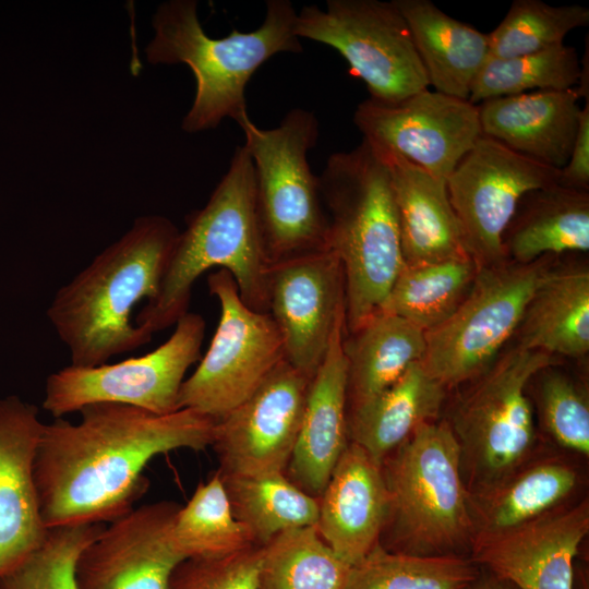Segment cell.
Wrapping results in <instances>:
<instances>
[{
    "label": "cell",
    "instance_id": "obj_38",
    "mask_svg": "<svg viewBox=\"0 0 589 589\" xmlns=\"http://www.w3.org/2000/svg\"><path fill=\"white\" fill-rule=\"evenodd\" d=\"M550 366L539 372L537 401L542 425L560 447L588 456V396L572 377Z\"/></svg>",
    "mask_w": 589,
    "mask_h": 589
},
{
    "label": "cell",
    "instance_id": "obj_28",
    "mask_svg": "<svg viewBox=\"0 0 589 589\" xmlns=\"http://www.w3.org/2000/svg\"><path fill=\"white\" fill-rule=\"evenodd\" d=\"M348 409L394 384L425 352V335L408 321L381 311L357 329L345 333Z\"/></svg>",
    "mask_w": 589,
    "mask_h": 589
},
{
    "label": "cell",
    "instance_id": "obj_22",
    "mask_svg": "<svg viewBox=\"0 0 589 589\" xmlns=\"http://www.w3.org/2000/svg\"><path fill=\"white\" fill-rule=\"evenodd\" d=\"M579 99L574 87L484 100L478 105L482 135L561 170L568 161L577 135Z\"/></svg>",
    "mask_w": 589,
    "mask_h": 589
},
{
    "label": "cell",
    "instance_id": "obj_6",
    "mask_svg": "<svg viewBox=\"0 0 589 589\" xmlns=\"http://www.w3.org/2000/svg\"><path fill=\"white\" fill-rule=\"evenodd\" d=\"M396 551L445 556L470 553L474 528L460 449L446 421L419 425L382 464Z\"/></svg>",
    "mask_w": 589,
    "mask_h": 589
},
{
    "label": "cell",
    "instance_id": "obj_11",
    "mask_svg": "<svg viewBox=\"0 0 589 589\" xmlns=\"http://www.w3.org/2000/svg\"><path fill=\"white\" fill-rule=\"evenodd\" d=\"M220 317L209 347L182 383L178 408L221 420L243 402L285 360L281 335L269 313L250 309L232 275L218 269L207 277Z\"/></svg>",
    "mask_w": 589,
    "mask_h": 589
},
{
    "label": "cell",
    "instance_id": "obj_25",
    "mask_svg": "<svg viewBox=\"0 0 589 589\" xmlns=\"http://www.w3.org/2000/svg\"><path fill=\"white\" fill-rule=\"evenodd\" d=\"M410 29L429 84L435 92L469 99L489 56L488 34L443 12L430 0H394Z\"/></svg>",
    "mask_w": 589,
    "mask_h": 589
},
{
    "label": "cell",
    "instance_id": "obj_32",
    "mask_svg": "<svg viewBox=\"0 0 589 589\" xmlns=\"http://www.w3.org/2000/svg\"><path fill=\"white\" fill-rule=\"evenodd\" d=\"M351 569L310 526L263 545L257 584L259 589H346Z\"/></svg>",
    "mask_w": 589,
    "mask_h": 589
},
{
    "label": "cell",
    "instance_id": "obj_35",
    "mask_svg": "<svg viewBox=\"0 0 589 589\" xmlns=\"http://www.w3.org/2000/svg\"><path fill=\"white\" fill-rule=\"evenodd\" d=\"M580 69L576 49L564 44L512 58L488 57L472 82L468 100L477 105L530 91L574 88Z\"/></svg>",
    "mask_w": 589,
    "mask_h": 589
},
{
    "label": "cell",
    "instance_id": "obj_39",
    "mask_svg": "<svg viewBox=\"0 0 589 589\" xmlns=\"http://www.w3.org/2000/svg\"><path fill=\"white\" fill-rule=\"evenodd\" d=\"M263 545L214 558H187L173 570L168 589H259Z\"/></svg>",
    "mask_w": 589,
    "mask_h": 589
},
{
    "label": "cell",
    "instance_id": "obj_5",
    "mask_svg": "<svg viewBox=\"0 0 589 589\" xmlns=\"http://www.w3.org/2000/svg\"><path fill=\"white\" fill-rule=\"evenodd\" d=\"M328 247L345 279V333L378 311L405 265L388 166L366 141L332 154L318 177Z\"/></svg>",
    "mask_w": 589,
    "mask_h": 589
},
{
    "label": "cell",
    "instance_id": "obj_15",
    "mask_svg": "<svg viewBox=\"0 0 589 589\" xmlns=\"http://www.w3.org/2000/svg\"><path fill=\"white\" fill-rule=\"evenodd\" d=\"M268 313L283 339L285 360L312 378L345 314L344 271L337 254L323 248L269 263Z\"/></svg>",
    "mask_w": 589,
    "mask_h": 589
},
{
    "label": "cell",
    "instance_id": "obj_8",
    "mask_svg": "<svg viewBox=\"0 0 589 589\" xmlns=\"http://www.w3.org/2000/svg\"><path fill=\"white\" fill-rule=\"evenodd\" d=\"M552 363V356L517 345L455 404L446 422L460 449L469 493L498 482L534 456L538 436L527 387Z\"/></svg>",
    "mask_w": 589,
    "mask_h": 589
},
{
    "label": "cell",
    "instance_id": "obj_7",
    "mask_svg": "<svg viewBox=\"0 0 589 589\" xmlns=\"http://www.w3.org/2000/svg\"><path fill=\"white\" fill-rule=\"evenodd\" d=\"M254 168L256 215L271 262L328 247V218L308 153L318 139L314 112L293 108L276 128L238 122Z\"/></svg>",
    "mask_w": 589,
    "mask_h": 589
},
{
    "label": "cell",
    "instance_id": "obj_26",
    "mask_svg": "<svg viewBox=\"0 0 589 589\" xmlns=\"http://www.w3.org/2000/svg\"><path fill=\"white\" fill-rule=\"evenodd\" d=\"M445 397L446 388L416 362L389 387L348 409L349 440L382 465L419 425L436 421Z\"/></svg>",
    "mask_w": 589,
    "mask_h": 589
},
{
    "label": "cell",
    "instance_id": "obj_18",
    "mask_svg": "<svg viewBox=\"0 0 589 589\" xmlns=\"http://www.w3.org/2000/svg\"><path fill=\"white\" fill-rule=\"evenodd\" d=\"M589 531L588 498L524 525L476 536L469 557L517 589H573V562Z\"/></svg>",
    "mask_w": 589,
    "mask_h": 589
},
{
    "label": "cell",
    "instance_id": "obj_30",
    "mask_svg": "<svg viewBox=\"0 0 589 589\" xmlns=\"http://www.w3.org/2000/svg\"><path fill=\"white\" fill-rule=\"evenodd\" d=\"M218 473L233 516L257 544L265 545L287 530L316 526L318 498L297 486L285 472Z\"/></svg>",
    "mask_w": 589,
    "mask_h": 589
},
{
    "label": "cell",
    "instance_id": "obj_27",
    "mask_svg": "<svg viewBox=\"0 0 589 589\" xmlns=\"http://www.w3.org/2000/svg\"><path fill=\"white\" fill-rule=\"evenodd\" d=\"M512 262L589 250V195L558 183L528 192L504 235Z\"/></svg>",
    "mask_w": 589,
    "mask_h": 589
},
{
    "label": "cell",
    "instance_id": "obj_1",
    "mask_svg": "<svg viewBox=\"0 0 589 589\" xmlns=\"http://www.w3.org/2000/svg\"><path fill=\"white\" fill-rule=\"evenodd\" d=\"M79 412L76 423H45L39 440L34 477L47 529L124 516L147 489V464L171 450L212 446L217 423L188 408L160 416L100 402Z\"/></svg>",
    "mask_w": 589,
    "mask_h": 589
},
{
    "label": "cell",
    "instance_id": "obj_13",
    "mask_svg": "<svg viewBox=\"0 0 589 589\" xmlns=\"http://www.w3.org/2000/svg\"><path fill=\"white\" fill-rule=\"evenodd\" d=\"M560 170L482 135L446 180L466 249L478 267L506 261L504 235L525 194L558 182Z\"/></svg>",
    "mask_w": 589,
    "mask_h": 589
},
{
    "label": "cell",
    "instance_id": "obj_36",
    "mask_svg": "<svg viewBox=\"0 0 589 589\" xmlns=\"http://www.w3.org/2000/svg\"><path fill=\"white\" fill-rule=\"evenodd\" d=\"M588 24L589 9L581 4L515 0L501 23L488 34V57L512 58L546 50L563 44L570 31Z\"/></svg>",
    "mask_w": 589,
    "mask_h": 589
},
{
    "label": "cell",
    "instance_id": "obj_4",
    "mask_svg": "<svg viewBox=\"0 0 589 589\" xmlns=\"http://www.w3.org/2000/svg\"><path fill=\"white\" fill-rule=\"evenodd\" d=\"M296 20L290 1L268 0L256 29L233 28L226 37L212 38L201 25L195 0L160 3L145 56L154 65L185 64L194 75L195 94L181 129L196 133L217 128L224 119L238 123L248 116L245 87L255 71L276 53L302 51Z\"/></svg>",
    "mask_w": 589,
    "mask_h": 589
},
{
    "label": "cell",
    "instance_id": "obj_29",
    "mask_svg": "<svg viewBox=\"0 0 589 589\" xmlns=\"http://www.w3.org/2000/svg\"><path fill=\"white\" fill-rule=\"evenodd\" d=\"M518 346L581 358L589 350V272L552 271L530 299L520 325Z\"/></svg>",
    "mask_w": 589,
    "mask_h": 589
},
{
    "label": "cell",
    "instance_id": "obj_23",
    "mask_svg": "<svg viewBox=\"0 0 589 589\" xmlns=\"http://www.w3.org/2000/svg\"><path fill=\"white\" fill-rule=\"evenodd\" d=\"M377 152L392 178L405 263L469 259L446 181L398 155Z\"/></svg>",
    "mask_w": 589,
    "mask_h": 589
},
{
    "label": "cell",
    "instance_id": "obj_12",
    "mask_svg": "<svg viewBox=\"0 0 589 589\" xmlns=\"http://www.w3.org/2000/svg\"><path fill=\"white\" fill-rule=\"evenodd\" d=\"M205 321L188 312L170 337L141 357L95 366L68 365L48 375L43 408L55 419L100 402L137 407L155 414L177 410L189 368L201 359Z\"/></svg>",
    "mask_w": 589,
    "mask_h": 589
},
{
    "label": "cell",
    "instance_id": "obj_37",
    "mask_svg": "<svg viewBox=\"0 0 589 589\" xmlns=\"http://www.w3.org/2000/svg\"><path fill=\"white\" fill-rule=\"evenodd\" d=\"M104 524L50 528L41 545L0 576V589H79L75 566Z\"/></svg>",
    "mask_w": 589,
    "mask_h": 589
},
{
    "label": "cell",
    "instance_id": "obj_17",
    "mask_svg": "<svg viewBox=\"0 0 589 589\" xmlns=\"http://www.w3.org/2000/svg\"><path fill=\"white\" fill-rule=\"evenodd\" d=\"M179 508L171 501L149 503L105 526L77 558V588L168 589L184 561L172 542Z\"/></svg>",
    "mask_w": 589,
    "mask_h": 589
},
{
    "label": "cell",
    "instance_id": "obj_24",
    "mask_svg": "<svg viewBox=\"0 0 589 589\" xmlns=\"http://www.w3.org/2000/svg\"><path fill=\"white\" fill-rule=\"evenodd\" d=\"M578 482V469L567 458L531 457L498 482L469 493L474 537L524 525L566 504Z\"/></svg>",
    "mask_w": 589,
    "mask_h": 589
},
{
    "label": "cell",
    "instance_id": "obj_40",
    "mask_svg": "<svg viewBox=\"0 0 589 589\" xmlns=\"http://www.w3.org/2000/svg\"><path fill=\"white\" fill-rule=\"evenodd\" d=\"M560 185L588 191L589 188V99L581 108L577 135L567 164L560 170Z\"/></svg>",
    "mask_w": 589,
    "mask_h": 589
},
{
    "label": "cell",
    "instance_id": "obj_3",
    "mask_svg": "<svg viewBox=\"0 0 589 589\" xmlns=\"http://www.w3.org/2000/svg\"><path fill=\"white\" fill-rule=\"evenodd\" d=\"M213 267L232 275L250 309L268 313L269 261L257 221L253 163L243 145L236 147L204 207L187 217L159 291L137 313L136 326L152 337L176 325L189 312L193 284Z\"/></svg>",
    "mask_w": 589,
    "mask_h": 589
},
{
    "label": "cell",
    "instance_id": "obj_31",
    "mask_svg": "<svg viewBox=\"0 0 589 589\" xmlns=\"http://www.w3.org/2000/svg\"><path fill=\"white\" fill-rule=\"evenodd\" d=\"M478 269L471 257L405 263L378 311L429 332L454 313L468 293Z\"/></svg>",
    "mask_w": 589,
    "mask_h": 589
},
{
    "label": "cell",
    "instance_id": "obj_14",
    "mask_svg": "<svg viewBox=\"0 0 589 589\" xmlns=\"http://www.w3.org/2000/svg\"><path fill=\"white\" fill-rule=\"evenodd\" d=\"M353 121L377 151L445 181L482 136L478 105L429 88L393 103L369 97Z\"/></svg>",
    "mask_w": 589,
    "mask_h": 589
},
{
    "label": "cell",
    "instance_id": "obj_10",
    "mask_svg": "<svg viewBox=\"0 0 589 589\" xmlns=\"http://www.w3.org/2000/svg\"><path fill=\"white\" fill-rule=\"evenodd\" d=\"M294 33L337 50L370 98L398 101L430 86L407 22L394 0H327L304 5Z\"/></svg>",
    "mask_w": 589,
    "mask_h": 589
},
{
    "label": "cell",
    "instance_id": "obj_20",
    "mask_svg": "<svg viewBox=\"0 0 589 589\" xmlns=\"http://www.w3.org/2000/svg\"><path fill=\"white\" fill-rule=\"evenodd\" d=\"M389 509L382 465L350 441L318 497L320 536L354 566L380 543Z\"/></svg>",
    "mask_w": 589,
    "mask_h": 589
},
{
    "label": "cell",
    "instance_id": "obj_41",
    "mask_svg": "<svg viewBox=\"0 0 589 589\" xmlns=\"http://www.w3.org/2000/svg\"><path fill=\"white\" fill-rule=\"evenodd\" d=\"M464 589H517L512 584L504 581L483 570L478 577Z\"/></svg>",
    "mask_w": 589,
    "mask_h": 589
},
{
    "label": "cell",
    "instance_id": "obj_34",
    "mask_svg": "<svg viewBox=\"0 0 589 589\" xmlns=\"http://www.w3.org/2000/svg\"><path fill=\"white\" fill-rule=\"evenodd\" d=\"M480 574L469 556H423L376 544L352 566L346 589H464Z\"/></svg>",
    "mask_w": 589,
    "mask_h": 589
},
{
    "label": "cell",
    "instance_id": "obj_33",
    "mask_svg": "<svg viewBox=\"0 0 589 589\" xmlns=\"http://www.w3.org/2000/svg\"><path fill=\"white\" fill-rule=\"evenodd\" d=\"M172 542L184 560L223 557L257 544L233 516L218 471L199 484L185 506H180Z\"/></svg>",
    "mask_w": 589,
    "mask_h": 589
},
{
    "label": "cell",
    "instance_id": "obj_21",
    "mask_svg": "<svg viewBox=\"0 0 589 589\" xmlns=\"http://www.w3.org/2000/svg\"><path fill=\"white\" fill-rule=\"evenodd\" d=\"M344 328L345 314L338 318L325 358L311 378L300 430L287 466L288 478L316 498L350 442Z\"/></svg>",
    "mask_w": 589,
    "mask_h": 589
},
{
    "label": "cell",
    "instance_id": "obj_16",
    "mask_svg": "<svg viewBox=\"0 0 589 589\" xmlns=\"http://www.w3.org/2000/svg\"><path fill=\"white\" fill-rule=\"evenodd\" d=\"M311 378L283 360L243 402L217 421L218 471L285 472L300 430Z\"/></svg>",
    "mask_w": 589,
    "mask_h": 589
},
{
    "label": "cell",
    "instance_id": "obj_19",
    "mask_svg": "<svg viewBox=\"0 0 589 589\" xmlns=\"http://www.w3.org/2000/svg\"><path fill=\"white\" fill-rule=\"evenodd\" d=\"M44 424L35 405L0 399V576L37 550L48 531L34 477Z\"/></svg>",
    "mask_w": 589,
    "mask_h": 589
},
{
    "label": "cell",
    "instance_id": "obj_2",
    "mask_svg": "<svg viewBox=\"0 0 589 589\" xmlns=\"http://www.w3.org/2000/svg\"><path fill=\"white\" fill-rule=\"evenodd\" d=\"M179 232L161 215L140 216L58 289L47 317L68 347L72 365L104 364L151 341L131 323V314L139 302L157 296Z\"/></svg>",
    "mask_w": 589,
    "mask_h": 589
},
{
    "label": "cell",
    "instance_id": "obj_9",
    "mask_svg": "<svg viewBox=\"0 0 589 589\" xmlns=\"http://www.w3.org/2000/svg\"><path fill=\"white\" fill-rule=\"evenodd\" d=\"M551 257L480 267L454 313L424 333L420 361L424 371L446 389L482 374L518 329L530 299L553 271Z\"/></svg>",
    "mask_w": 589,
    "mask_h": 589
}]
</instances>
